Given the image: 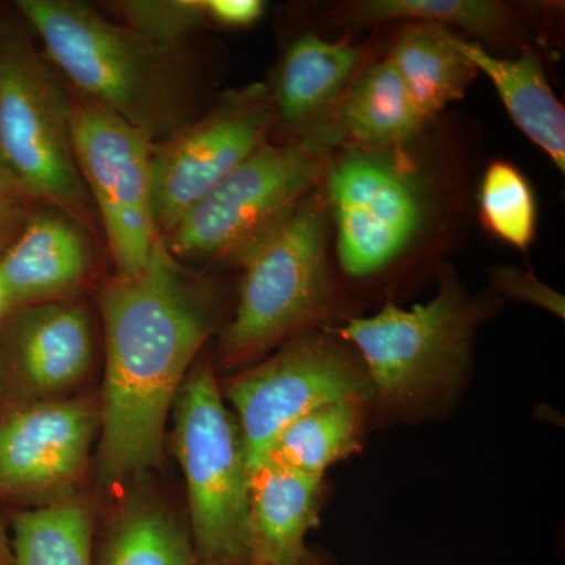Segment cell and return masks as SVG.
I'll return each instance as SVG.
<instances>
[{
    "label": "cell",
    "mask_w": 565,
    "mask_h": 565,
    "mask_svg": "<svg viewBox=\"0 0 565 565\" xmlns=\"http://www.w3.org/2000/svg\"><path fill=\"white\" fill-rule=\"evenodd\" d=\"M96 356L95 323L77 300L24 305L0 319V394L9 405L71 396Z\"/></svg>",
    "instance_id": "obj_13"
},
{
    "label": "cell",
    "mask_w": 565,
    "mask_h": 565,
    "mask_svg": "<svg viewBox=\"0 0 565 565\" xmlns=\"http://www.w3.org/2000/svg\"><path fill=\"white\" fill-rule=\"evenodd\" d=\"M330 152L267 141L162 237L166 247L180 263H233L264 230L321 188Z\"/></svg>",
    "instance_id": "obj_9"
},
{
    "label": "cell",
    "mask_w": 565,
    "mask_h": 565,
    "mask_svg": "<svg viewBox=\"0 0 565 565\" xmlns=\"http://www.w3.org/2000/svg\"><path fill=\"white\" fill-rule=\"evenodd\" d=\"M452 33L430 22H403L386 54L427 121L462 99L478 76L473 63L452 44Z\"/></svg>",
    "instance_id": "obj_19"
},
{
    "label": "cell",
    "mask_w": 565,
    "mask_h": 565,
    "mask_svg": "<svg viewBox=\"0 0 565 565\" xmlns=\"http://www.w3.org/2000/svg\"><path fill=\"white\" fill-rule=\"evenodd\" d=\"M404 148L345 145L330 152L322 191L338 263L356 280L404 258L433 217V181Z\"/></svg>",
    "instance_id": "obj_7"
},
{
    "label": "cell",
    "mask_w": 565,
    "mask_h": 565,
    "mask_svg": "<svg viewBox=\"0 0 565 565\" xmlns=\"http://www.w3.org/2000/svg\"><path fill=\"white\" fill-rule=\"evenodd\" d=\"M479 214L487 232L525 250L533 243L537 204L530 181L511 162L494 161L487 167L479 191Z\"/></svg>",
    "instance_id": "obj_24"
},
{
    "label": "cell",
    "mask_w": 565,
    "mask_h": 565,
    "mask_svg": "<svg viewBox=\"0 0 565 565\" xmlns=\"http://www.w3.org/2000/svg\"><path fill=\"white\" fill-rule=\"evenodd\" d=\"M490 282H492L497 296L535 305V307L544 308L557 318L564 319L565 299L563 294L556 292L544 281L539 280L531 270L516 269L512 266H497L490 270Z\"/></svg>",
    "instance_id": "obj_26"
},
{
    "label": "cell",
    "mask_w": 565,
    "mask_h": 565,
    "mask_svg": "<svg viewBox=\"0 0 565 565\" xmlns=\"http://www.w3.org/2000/svg\"><path fill=\"white\" fill-rule=\"evenodd\" d=\"M456 50L484 73L497 88L512 121L527 139L565 170V110L546 79L534 51L523 47L516 57H497L476 41L452 33Z\"/></svg>",
    "instance_id": "obj_17"
},
{
    "label": "cell",
    "mask_w": 565,
    "mask_h": 565,
    "mask_svg": "<svg viewBox=\"0 0 565 565\" xmlns=\"http://www.w3.org/2000/svg\"><path fill=\"white\" fill-rule=\"evenodd\" d=\"M332 233L321 185L234 258L243 277L222 334L223 366H243L297 334L340 326L343 299L329 259Z\"/></svg>",
    "instance_id": "obj_3"
},
{
    "label": "cell",
    "mask_w": 565,
    "mask_h": 565,
    "mask_svg": "<svg viewBox=\"0 0 565 565\" xmlns=\"http://www.w3.org/2000/svg\"><path fill=\"white\" fill-rule=\"evenodd\" d=\"M44 55L74 85L152 147L195 120V76L185 46L154 43L73 0H20Z\"/></svg>",
    "instance_id": "obj_2"
},
{
    "label": "cell",
    "mask_w": 565,
    "mask_h": 565,
    "mask_svg": "<svg viewBox=\"0 0 565 565\" xmlns=\"http://www.w3.org/2000/svg\"><path fill=\"white\" fill-rule=\"evenodd\" d=\"M498 296L473 297L451 270L427 303H386L370 318L333 327L359 353L375 397L394 412H415L451 396L470 364L476 327L497 310Z\"/></svg>",
    "instance_id": "obj_4"
},
{
    "label": "cell",
    "mask_w": 565,
    "mask_h": 565,
    "mask_svg": "<svg viewBox=\"0 0 565 565\" xmlns=\"http://www.w3.org/2000/svg\"><path fill=\"white\" fill-rule=\"evenodd\" d=\"M99 565H199L191 534L161 503L134 498L111 520Z\"/></svg>",
    "instance_id": "obj_22"
},
{
    "label": "cell",
    "mask_w": 565,
    "mask_h": 565,
    "mask_svg": "<svg viewBox=\"0 0 565 565\" xmlns=\"http://www.w3.org/2000/svg\"><path fill=\"white\" fill-rule=\"evenodd\" d=\"M35 200L31 193L25 191L24 185L11 172L7 166L6 159L0 154V204H20V206H29Z\"/></svg>",
    "instance_id": "obj_28"
},
{
    "label": "cell",
    "mask_w": 565,
    "mask_h": 565,
    "mask_svg": "<svg viewBox=\"0 0 565 565\" xmlns=\"http://www.w3.org/2000/svg\"><path fill=\"white\" fill-rule=\"evenodd\" d=\"M20 204H0V247H7L29 217Z\"/></svg>",
    "instance_id": "obj_29"
},
{
    "label": "cell",
    "mask_w": 565,
    "mask_h": 565,
    "mask_svg": "<svg viewBox=\"0 0 565 565\" xmlns=\"http://www.w3.org/2000/svg\"><path fill=\"white\" fill-rule=\"evenodd\" d=\"M277 111L269 84L228 90L202 118L152 147L151 204L161 237L233 170L269 141Z\"/></svg>",
    "instance_id": "obj_10"
},
{
    "label": "cell",
    "mask_w": 565,
    "mask_h": 565,
    "mask_svg": "<svg viewBox=\"0 0 565 565\" xmlns=\"http://www.w3.org/2000/svg\"><path fill=\"white\" fill-rule=\"evenodd\" d=\"M233 405L250 475L270 455L278 435L303 415L338 401H374L359 353L332 330L297 334L223 388Z\"/></svg>",
    "instance_id": "obj_8"
},
{
    "label": "cell",
    "mask_w": 565,
    "mask_h": 565,
    "mask_svg": "<svg viewBox=\"0 0 565 565\" xmlns=\"http://www.w3.org/2000/svg\"><path fill=\"white\" fill-rule=\"evenodd\" d=\"M172 414L196 563L250 565V468L239 424L207 360L193 363Z\"/></svg>",
    "instance_id": "obj_5"
},
{
    "label": "cell",
    "mask_w": 565,
    "mask_h": 565,
    "mask_svg": "<svg viewBox=\"0 0 565 565\" xmlns=\"http://www.w3.org/2000/svg\"><path fill=\"white\" fill-rule=\"evenodd\" d=\"M264 10L262 0H204L207 22L226 29L250 28L262 20Z\"/></svg>",
    "instance_id": "obj_27"
},
{
    "label": "cell",
    "mask_w": 565,
    "mask_h": 565,
    "mask_svg": "<svg viewBox=\"0 0 565 565\" xmlns=\"http://www.w3.org/2000/svg\"><path fill=\"white\" fill-rule=\"evenodd\" d=\"M107 10L125 28L166 46H185L207 24L204 0H118Z\"/></svg>",
    "instance_id": "obj_25"
},
{
    "label": "cell",
    "mask_w": 565,
    "mask_h": 565,
    "mask_svg": "<svg viewBox=\"0 0 565 565\" xmlns=\"http://www.w3.org/2000/svg\"><path fill=\"white\" fill-rule=\"evenodd\" d=\"M322 478L267 459L250 475V565H296L308 556V533L319 525Z\"/></svg>",
    "instance_id": "obj_16"
},
{
    "label": "cell",
    "mask_w": 565,
    "mask_h": 565,
    "mask_svg": "<svg viewBox=\"0 0 565 565\" xmlns=\"http://www.w3.org/2000/svg\"><path fill=\"white\" fill-rule=\"evenodd\" d=\"M92 248L82 226L58 211L29 215L0 256L11 308L71 299L92 274Z\"/></svg>",
    "instance_id": "obj_15"
},
{
    "label": "cell",
    "mask_w": 565,
    "mask_h": 565,
    "mask_svg": "<svg viewBox=\"0 0 565 565\" xmlns=\"http://www.w3.org/2000/svg\"><path fill=\"white\" fill-rule=\"evenodd\" d=\"M427 122L399 71L385 55L364 62L345 93L340 110L341 147H407L422 136Z\"/></svg>",
    "instance_id": "obj_18"
},
{
    "label": "cell",
    "mask_w": 565,
    "mask_h": 565,
    "mask_svg": "<svg viewBox=\"0 0 565 565\" xmlns=\"http://www.w3.org/2000/svg\"><path fill=\"white\" fill-rule=\"evenodd\" d=\"M334 21L352 28L382 22H430L459 29L487 43L522 47L523 31L512 7L494 0H360L345 3Z\"/></svg>",
    "instance_id": "obj_20"
},
{
    "label": "cell",
    "mask_w": 565,
    "mask_h": 565,
    "mask_svg": "<svg viewBox=\"0 0 565 565\" xmlns=\"http://www.w3.org/2000/svg\"><path fill=\"white\" fill-rule=\"evenodd\" d=\"M366 61V50L348 41L323 40L315 32L297 36L269 84L277 111L275 128L285 132V141L313 151L340 148L341 106Z\"/></svg>",
    "instance_id": "obj_14"
},
{
    "label": "cell",
    "mask_w": 565,
    "mask_h": 565,
    "mask_svg": "<svg viewBox=\"0 0 565 565\" xmlns=\"http://www.w3.org/2000/svg\"><path fill=\"white\" fill-rule=\"evenodd\" d=\"M92 505L79 493L21 512L13 523L14 565H92Z\"/></svg>",
    "instance_id": "obj_21"
},
{
    "label": "cell",
    "mask_w": 565,
    "mask_h": 565,
    "mask_svg": "<svg viewBox=\"0 0 565 565\" xmlns=\"http://www.w3.org/2000/svg\"><path fill=\"white\" fill-rule=\"evenodd\" d=\"M73 96L61 73L20 31L0 25V154L35 202L95 228V207L77 169Z\"/></svg>",
    "instance_id": "obj_6"
},
{
    "label": "cell",
    "mask_w": 565,
    "mask_h": 565,
    "mask_svg": "<svg viewBox=\"0 0 565 565\" xmlns=\"http://www.w3.org/2000/svg\"><path fill=\"white\" fill-rule=\"evenodd\" d=\"M10 311L9 299H7L6 288H3L2 278H0V319Z\"/></svg>",
    "instance_id": "obj_32"
},
{
    "label": "cell",
    "mask_w": 565,
    "mask_h": 565,
    "mask_svg": "<svg viewBox=\"0 0 565 565\" xmlns=\"http://www.w3.org/2000/svg\"><path fill=\"white\" fill-rule=\"evenodd\" d=\"M104 326L98 478L137 481L159 467L166 423L182 382L221 321V297L169 252L161 236L140 273L102 292Z\"/></svg>",
    "instance_id": "obj_1"
},
{
    "label": "cell",
    "mask_w": 565,
    "mask_h": 565,
    "mask_svg": "<svg viewBox=\"0 0 565 565\" xmlns=\"http://www.w3.org/2000/svg\"><path fill=\"white\" fill-rule=\"evenodd\" d=\"M74 156L118 277L140 273L159 234L152 218V145L99 104L73 96Z\"/></svg>",
    "instance_id": "obj_11"
},
{
    "label": "cell",
    "mask_w": 565,
    "mask_h": 565,
    "mask_svg": "<svg viewBox=\"0 0 565 565\" xmlns=\"http://www.w3.org/2000/svg\"><path fill=\"white\" fill-rule=\"evenodd\" d=\"M99 426L96 397L9 405L0 415V494L46 504L77 493Z\"/></svg>",
    "instance_id": "obj_12"
},
{
    "label": "cell",
    "mask_w": 565,
    "mask_h": 565,
    "mask_svg": "<svg viewBox=\"0 0 565 565\" xmlns=\"http://www.w3.org/2000/svg\"><path fill=\"white\" fill-rule=\"evenodd\" d=\"M296 565H332L329 563V559H326V556L321 555V553L311 552L308 553V556L305 557L303 561H300L299 564Z\"/></svg>",
    "instance_id": "obj_31"
},
{
    "label": "cell",
    "mask_w": 565,
    "mask_h": 565,
    "mask_svg": "<svg viewBox=\"0 0 565 565\" xmlns=\"http://www.w3.org/2000/svg\"><path fill=\"white\" fill-rule=\"evenodd\" d=\"M0 565H14L11 544L3 531L2 523H0Z\"/></svg>",
    "instance_id": "obj_30"
},
{
    "label": "cell",
    "mask_w": 565,
    "mask_h": 565,
    "mask_svg": "<svg viewBox=\"0 0 565 565\" xmlns=\"http://www.w3.org/2000/svg\"><path fill=\"white\" fill-rule=\"evenodd\" d=\"M366 405L338 401L316 408L278 435L267 459L322 478L327 468L359 451Z\"/></svg>",
    "instance_id": "obj_23"
}]
</instances>
